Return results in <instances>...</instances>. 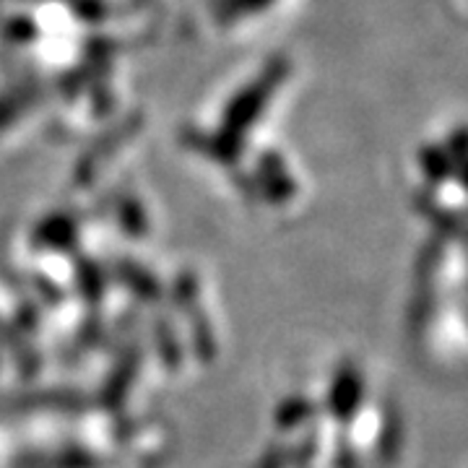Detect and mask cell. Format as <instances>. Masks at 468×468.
<instances>
[{
	"label": "cell",
	"instance_id": "obj_1",
	"mask_svg": "<svg viewBox=\"0 0 468 468\" xmlns=\"http://www.w3.org/2000/svg\"><path fill=\"white\" fill-rule=\"evenodd\" d=\"M133 0H0V55L5 84L0 94L16 91L0 101L32 97L37 112L58 101L73 112L76 86H94L115 104L117 79L125 63L144 45L141 3L120 14Z\"/></svg>",
	"mask_w": 468,
	"mask_h": 468
},
{
	"label": "cell",
	"instance_id": "obj_2",
	"mask_svg": "<svg viewBox=\"0 0 468 468\" xmlns=\"http://www.w3.org/2000/svg\"><path fill=\"white\" fill-rule=\"evenodd\" d=\"M284 0H203V14L218 37H242L282 14Z\"/></svg>",
	"mask_w": 468,
	"mask_h": 468
}]
</instances>
